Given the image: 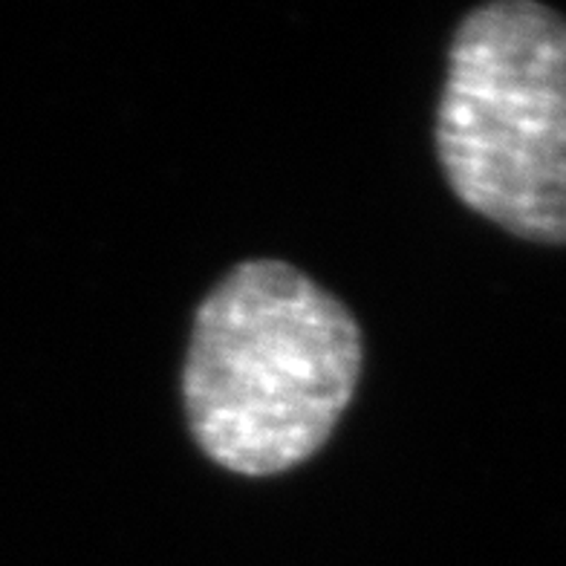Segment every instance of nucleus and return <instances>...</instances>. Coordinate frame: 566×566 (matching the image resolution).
Listing matches in <instances>:
<instances>
[{
  "mask_svg": "<svg viewBox=\"0 0 566 566\" xmlns=\"http://www.w3.org/2000/svg\"><path fill=\"white\" fill-rule=\"evenodd\" d=\"M448 186L514 238L566 247V18L494 0L457 27L437 111Z\"/></svg>",
  "mask_w": 566,
  "mask_h": 566,
  "instance_id": "nucleus-2",
  "label": "nucleus"
},
{
  "mask_svg": "<svg viewBox=\"0 0 566 566\" xmlns=\"http://www.w3.org/2000/svg\"><path fill=\"white\" fill-rule=\"evenodd\" d=\"M365 367L356 315L283 261H243L202 298L182 367L191 437L220 469L275 478L315 457Z\"/></svg>",
  "mask_w": 566,
  "mask_h": 566,
  "instance_id": "nucleus-1",
  "label": "nucleus"
}]
</instances>
